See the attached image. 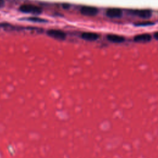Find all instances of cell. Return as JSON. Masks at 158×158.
<instances>
[{"label":"cell","instance_id":"obj_7","mask_svg":"<svg viewBox=\"0 0 158 158\" xmlns=\"http://www.w3.org/2000/svg\"><path fill=\"white\" fill-rule=\"evenodd\" d=\"M81 38L87 41H96L99 38V35L93 32H84L81 34Z\"/></svg>","mask_w":158,"mask_h":158},{"label":"cell","instance_id":"obj_6","mask_svg":"<svg viewBox=\"0 0 158 158\" xmlns=\"http://www.w3.org/2000/svg\"><path fill=\"white\" fill-rule=\"evenodd\" d=\"M152 36L148 33L137 35L134 37V41L139 43H146L151 40Z\"/></svg>","mask_w":158,"mask_h":158},{"label":"cell","instance_id":"obj_12","mask_svg":"<svg viewBox=\"0 0 158 158\" xmlns=\"http://www.w3.org/2000/svg\"><path fill=\"white\" fill-rule=\"evenodd\" d=\"M154 37L155 39H156L157 40H158V31L157 32H156L154 35Z\"/></svg>","mask_w":158,"mask_h":158},{"label":"cell","instance_id":"obj_1","mask_svg":"<svg viewBox=\"0 0 158 158\" xmlns=\"http://www.w3.org/2000/svg\"><path fill=\"white\" fill-rule=\"evenodd\" d=\"M19 10L24 13L33 14H40L42 12V9L37 6L33 4H23L19 7Z\"/></svg>","mask_w":158,"mask_h":158},{"label":"cell","instance_id":"obj_4","mask_svg":"<svg viewBox=\"0 0 158 158\" xmlns=\"http://www.w3.org/2000/svg\"><path fill=\"white\" fill-rule=\"evenodd\" d=\"M80 12L84 15L94 16L98 14V10L96 7L93 6H83L80 9Z\"/></svg>","mask_w":158,"mask_h":158},{"label":"cell","instance_id":"obj_5","mask_svg":"<svg viewBox=\"0 0 158 158\" xmlns=\"http://www.w3.org/2000/svg\"><path fill=\"white\" fill-rule=\"evenodd\" d=\"M122 10L118 8H110L106 10V14L110 18H118L122 15Z\"/></svg>","mask_w":158,"mask_h":158},{"label":"cell","instance_id":"obj_2","mask_svg":"<svg viewBox=\"0 0 158 158\" xmlns=\"http://www.w3.org/2000/svg\"><path fill=\"white\" fill-rule=\"evenodd\" d=\"M130 13L133 15L138 16L143 19L149 18L152 15V12L148 9H140V10H131Z\"/></svg>","mask_w":158,"mask_h":158},{"label":"cell","instance_id":"obj_11","mask_svg":"<svg viewBox=\"0 0 158 158\" xmlns=\"http://www.w3.org/2000/svg\"><path fill=\"white\" fill-rule=\"evenodd\" d=\"M4 5V0H0V7H2Z\"/></svg>","mask_w":158,"mask_h":158},{"label":"cell","instance_id":"obj_8","mask_svg":"<svg viewBox=\"0 0 158 158\" xmlns=\"http://www.w3.org/2000/svg\"><path fill=\"white\" fill-rule=\"evenodd\" d=\"M107 39L112 43H122L125 41V38L120 35H109L107 36Z\"/></svg>","mask_w":158,"mask_h":158},{"label":"cell","instance_id":"obj_9","mask_svg":"<svg viewBox=\"0 0 158 158\" xmlns=\"http://www.w3.org/2000/svg\"><path fill=\"white\" fill-rule=\"evenodd\" d=\"M27 19L28 20L32 21V22H46V20L44 19L38 18V17H28V18H27Z\"/></svg>","mask_w":158,"mask_h":158},{"label":"cell","instance_id":"obj_10","mask_svg":"<svg viewBox=\"0 0 158 158\" xmlns=\"http://www.w3.org/2000/svg\"><path fill=\"white\" fill-rule=\"evenodd\" d=\"M153 23L150 22H143L135 23V25L136 26H148V25H152Z\"/></svg>","mask_w":158,"mask_h":158},{"label":"cell","instance_id":"obj_3","mask_svg":"<svg viewBox=\"0 0 158 158\" xmlns=\"http://www.w3.org/2000/svg\"><path fill=\"white\" fill-rule=\"evenodd\" d=\"M47 34L51 37L59 40H64L66 38V33L60 30L51 29L47 31Z\"/></svg>","mask_w":158,"mask_h":158}]
</instances>
